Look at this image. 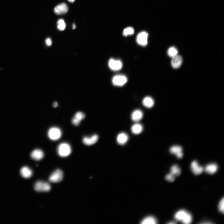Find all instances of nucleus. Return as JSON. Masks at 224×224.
I'll use <instances>...</instances> for the list:
<instances>
[{
  "label": "nucleus",
  "mask_w": 224,
  "mask_h": 224,
  "mask_svg": "<svg viewBox=\"0 0 224 224\" xmlns=\"http://www.w3.org/2000/svg\"><path fill=\"white\" fill-rule=\"evenodd\" d=\"M175 218L184 224H189L192 221L191 214L185 210H180L176 213L174 215Z\"/></svg>",
  "instance_id": "1"
},
{
  "label": "nucleus",
  "mask_w": 224,
  "mask_h": 224,
  "mask_svg": "<svg viewBox=\"0 0 224 224\" xmlns=\"http://www.w3.org/2000/svg\"><path fill=\"white\" fill-rule=\"evenodd\" d=\"M57 151L60 156L65 157L70 155L72 150L69 144L66 143H63L59 144L58 146Z\"/></svg>",
  "instance_id": "2"
},
{
  "label": "nucleus",
  "mask_w": 224,
  "mask_h": 224,
  "mask_svg": "<svg viewBox=\"0 0 224 224\" xmlns=\"http://www.w3.org/2000/svg\"><path fill=\"white\" fill-rule=\"evenodd\" d=\"M62 133L61 130L57 127H53L51 128L48 131V135L49 138L53 141L59 139L61 137Z\"/></svg>",
  "instance_id": "3"
},
{
  "label": "nucleus",
  "mask_w": 224,
  "mask_h": 224,
  "mask_svg": "<svg viewBox=\"0 0 224 224\" xmlns=\"http://www.w3.org/2000/svg\"><path fill=\"white\" fill-rule=\"evenodd\" d=\"M51 188L49 183L41 181L37 182L34 187L35 191L38 192H47L50 191Z\"/></svg>",
  "instance_id": "4"
},
{
  "label": "nucleus",
  "mask_w": 224,
  "mask_h": 224,
  "mask_svg": "<svg viewBox=\"0 0 224 224\" xmlns=\"http://www.w3.org/2000/svg\"><path fill=\"white\" fill-rule=\"evenodd\" d=\"M63 177L64 175L62 171L60 169H57L54 171L50 176L49 181L52 183H58L62 180Z\"/></svg>",
  "instance_id": "5"
},
{
  "label": "nucleus",
  "mask_w": 224,
  "mask_h": 224,
  "mask_svg": "<svg viewBox=\"0 0 224 224\" xmlns=\"http://www.w3.org/2000/svg\"><path fill=\"white\" fill-rule=\"evenodd\" d=\"M127 81L126 77L122 75L115 76L112 79L113 84L116 86H121L125 85Z\"/></svg>",
  "instance_id": "6"
},
{
  "label": "nucleus",
  "mask_w": 224,
  "mask_h": 224,
  "mask_svg": "<svg viewBox=\"0 0 224 224\" xmlns=\"http://www.w3.org/2000/svg\"><path fill=\"white\" fill-rule=\"evenodd\" d=\"M108 65L112 70L116 71L121 69L122 67V64L121 61L111 59L108 62Z\"/></svg>",
  "instance_id": "7"
},
{
  "label": "nucleus",
  "mask_w": 224,
  "mask_h": 224,
  "mask_svg": "<svg viewBox=\"0 0 224 224\" xmlns=\"http://www.w3.org/2000/svg\"><path fill=\"white\" fill-rule=\"evenodd\" d=\"M148 34L145 32H143L139 33L137 38V41L138 43L142 46H145L147 44V38Z\"/></svg>",
  "instance_id": "8"
},
{
  "label": "nucleus",
  "mask_w": 224,
  "mask_h": 224,
  "mask_svg": "<svg viewBox=\"0 0 224 224\" xmlns=\"http://www.w3.org/2000/svg\"><path fill=\"white\" fill-rule=\"evenodd\" d=\"M170 152L171 154L175 155L179 159H181L183 157L182 148L181 146L175 145L172 146L170 148Z\"/></svg>",
  "instance_id": "9"
},
{
  "label": "nucleus",
  "mask_w": 224,
  "mask_h": 224,
  "mask_svg": "<svg viewBox=\"0 0 224 224\" xmlns=\"http://www.w3.org/2000/svg\"><path fill=\"white\" fill-rule=\"evenodd\" d=\"M191 167L192 172L195 175L201 174L204 169L203 167L200 165L196 161H194L192 162Z\"/></svg>",
  "instance_id": "10"
},
{
  "label": "nucleus",
  "mask_w": 224,
  "mask_h": 224,
  "mask_svg": "<svg viewBox=\"0 0 224 224\" xmlns=\"http://www.w3.org/2000/svg\"><path fill=\"white\" fill-rule=\"evenodd\" d=\"M68 8L64 3H62L56 6L54 9V12L56 15H61L67 13Z\"/></svg>",
  "instance_id": "11"
},
{
  "label": "nucleus",
  "mask_w": 224,
  "mask_h": 224,
  "mask_svg": "<svg viewBox=\"0 0 224 224\" xmlns=\"http://www.w3.org/2000/svg\"><path fill=\"white\" fill-rule=\"evenodd\" d=\"M85 117V115L83 112H78L75 114L72 118V123L74 125L78 126Z\"/></svg>",
  "instance_id": "12"
},
{
  "label": "nucleus",
  "mask_w": 224,
  "mask_h": 224,
  "mask_svg": "<svg viewBox=\"0 0 224 224\" xmlns=\"http://www.w3.org/2000/svg\"><path fill=\"white\" fill-rule=\"evenodd\" d=\"M99 139L98 135L94 134L90 137H85L83 138V142L84 144L87 145H92L96 143Z\"/></svg>",
  "instance_id": "13"
},
{
  "label": "nucleus",
  "mask_w": 224,
  "mask_h": 224,
  "mask_svg": "<svg viewBox=\"0 0 224 224\" xmlns=\"http://www.w3.org/2000/svg\"><path fill=\"white\" fill-rule=\"evenodd\" d=\"M182 62V57L180 55H177L172 58L171 64L173 68L177 69L181 67Z\"/></svg>",
  "instance_id": "14"
},
{
  "label": "nucleus",
  "mask_w": 224,
  "mask_h": 224,
  "mask_svg": "<svg viewBox=\"0 0 224 224\" xmlns=\"http://www.w3.org/2000/svg\"><path fill=\"white\" fill-rule=\"evenodd\" d=\"M31 156L33 159L39 161L43 158L44 157V154L41 149H35L31 153Z\"/></svg>",
  "instance_id": "15"
},
{
  "label": "nucleus",
  "mask_w": 224,
  "mask_h": 224,
  "mask_svg": "<svg viewBox=\"0 0 224 224\" xmlns=\"http://www.w3.org/2000/svg\"><path fill=\"white\" fill-rule=\"evenodd\" d=\"M143 114L142 112L140 110H136L132 113L131 118L132 120L135 122L140 121L143 118Z\"/></svg>",
  "instance_id": "16"
},
{
  "label": "nucleus",
  "mask_w": 224,
  "mask_h": 224,
  "mask_svg": "<svg viewBox=\"0 0 224 224\" xmlns=\"http://www.w3.org/2000/svg\"><path fill=\"white\" fill-rule=\"evenodd\" d=\"M129 137L125 133H120L117 137V142L118 144L121 145L125 144L128 140Z\"/></svg>",
  "instance_id": "17"
},
{
  "label": "nucleus",
  "mask_w": 224,
  "mask_h": 224,
  "mask_svg": "<svg viewBox=\"0 0 224 224\" xmlns=\"http://www.w3.org/2000/svg\"><path fill=\"white\" fill-rule=\"evenodd\" d=\"M142 103L145 107L149 108H152L154 106L155 101L152 97H147L143 99Z\"/></svg>",
  "instance_id": "18"
},
{
  "label": "nucleus",
  "mask_w": 224,
  "mask_h": 224,
  "mask_svg": "<svg viewBox=\"0 0 224 224\" xmlns=\"http://www.w3.org/2000/svg\"><path fill=\"white\" fill-rule=\"evenodd\" d=\"M20 173L22 177L25 178H29L33 175L32 170L28 167H24L20 170Z\"/></svg>",
  "instance_id": "19"
},
{
  "label": "nucleus",
  "mask_w": 224,
  "mask_h": 224,
  "mask_svg": "<svg viewBox=\"0 0 224 224\" xmlns=\"http://www.w3.org/2000/svg\"><path fill=\"white\" fill-rule=\"evenodd\" d=\"M218 169V166L215 164L212 163L207 165L205 168V171L209 174H213L215 173Z\"/></svg>",
  "instance_id": "20"
},
{
  "label": "nucleus",
  "mask_w": 224,
  "mask_h": 224,
  "mask_svg": "<svg viewBox=\"0 0 224 224\" xmlns=\"http://www.w3.org/2000/svg\"><path fill=\"white\" fill-rule=\"evenodd\" d=\"M157 220L154 217L149 216L144 218L141 222L142 224H156Z\"/></svg>",
  "instance_id": "21"
},
{
  "label": "nucleus",
  "mask_w": 224,
  "mask_h": 224,
  "mask_svg": "<svg viewBox=\"0 0 224 224\" xmlns=\"http://www.w3.org/2000/svg\"><path fill=\"white\" fill-rule=\"evenodd\" d=\"M131 130L132 132L134 134H138L142 132L143 130V126L140 124L135 123L132 125Z\"/></svg>",
  "instance_id": "22"
},
{
  "label": "nucleus",
  "mask_w": 224,
  "mask_h": 224,
  "mask_svg": "<svg viewBox=\"0 0 224 224\" xmlns=\"http://www.w3.org/2000/svg\"><path fill=\"white\" fill-rule=\"evenodd\" d=\"M170 170V173L175 177L179 176L181 172L180 169L177 165L172 166Z\"/></svg>",
  "instance_id": "23"
},
{
  "label": "nucleus",
  "mask_w": 224,
  "mask_h": 224,
  "mask_svg": "<svg viewBox=\"0 0 224 224\" xmlns=\"http://www.w3.org/2000/svg\"><path fill=\"white\" fill-rule=\"evenodd\" d=\"M66 28V24L63 19H60L57 22V28L59 31L64 30Z\"/></svg>",
  "instance_id": "24"
},
{
  "label": "nucleus",
  "mask_w": 224,
  "mask_h": 224,
  "mask_svg": "<svg viewBox=\"0 0 224 224\" xmlns=\"http://www.w3.org/2000/svg\"><path fill=\"white\" fill-rule=\"evenodd\" d=\"M178 54V51L175 47H172L170 48L168 50V54L171 57H173L177 55Z\"/></svg>",
  "instance_id": "25"
},
{
  "label": "nucleus",
  "mask_w": 224,
  "mask_h": 224,
  "mask_svg": "<svg viewBox=\"0 0 224 224\" xmlns=\"http://www.w3.org/2000/svg\"><path fill=\"white\" fill-rule=\"evenodd\" d=\"M134 30L132 27H128L125 29L123 32V35L125 36L132 35L134 34Z\"/></svg>",
  "instance_id": "26"
},
{
  "label": "nucleus",
  "mask_w": 224,
  "mask_h": 224,
  "mask_svg": "<svg viewBox=\"0 0 224 224\" xmlns=\"http://www.w3.org/2000/svg\"><path fill=\"white\" fill-rule=\"evenodd\" d=\"M224 198L221 200L220 201L218 205V209L219 211L222 213H224Z\"/></svg>",
  "instance_id": "27"
},
{
  "label": "nucleus",
  "mask_w": 224,
  "mask_h": 224,
  "mask_svg": "<svg viewBox=\"0 0 224 224\" xmlns=\"http://www.w3.org/2000/svg\"><path fill=\"white\" fill-rule=\"evenodd\" d=\"M175 177L171 173L168 174L166 176V179L170 182H173L175 180Z\"/></svg>",
  "instance_id": "28"
},
{
  "label": "nucleus",
  "mask_w": 224,
  "mask_h": 224,
  "mask_svg": "<svg viewBox=\"0 0 224 224\" xmlns=\"http://www.w3.org/2000/svg\"><path fill=\"white\" fill-rule=\"evenodd\" d=\"M45 43L46 45L48 46H51L52 44V42L51 38H48L45 41Z\"/></svg>",
  "instance_id": "29"
},
{
  "label": "nucleus",
  "mask_w": 224,
  "mask_h": 224,
  "mask_svg": "<svg viewBox=\"0 0 224 224\" xmlns=\"http://www.w3.org/2000/svg\"><path fill=\"white\" fill-rule=\"evenodd\" d=\"M58 106V103L57 102H54L53 104V106L54 108H56Z\"/></svg>",
  "instance_id": "30"
},
{
  "label": "nucleus",
  "mask_w": 224,
  "mask_h": 224,
  "mask_svg": "<svg viewBox=\"0 0 224 224\" xmlns=\"http://www.w3.org/2000/svg\"><path fill=\"white\" fill-rule=\"evenodd\" d=\"M76 28V26L75 24H73L72 25V29H75Z\"/></svg>",
  "instance_id": "31"
},
{
  "label": "nucleus",
  "mask_w": 224,
  "mask_h": 224,
  "mask_svg": "<svg viewBox=\"0 0 224 224\" xmlns=\"http://www.w3.org/2000/svg\"><path fill=\"white\" fill-rule=\"evenodd\" d=\"M68 1L71 3H73L75 1V0H68Z\"/></svg>",
  "instance_id": "32"
},
{
  "label": "nucleus",
  "mask_w": 224,
  "mask_h": 224,
  "mask_svg": "<svg viewBox=\"0 0 224 224\" xmlns=\"http://www.w3.org/2000/svg\"><path fill=\"white\" fill-rule=\"evenodd\" d=\"M176 223L173 221L171 222H169L168 223V224H176Z\"/></svg>",
  "instance_id": "33"
}]
</instances>
